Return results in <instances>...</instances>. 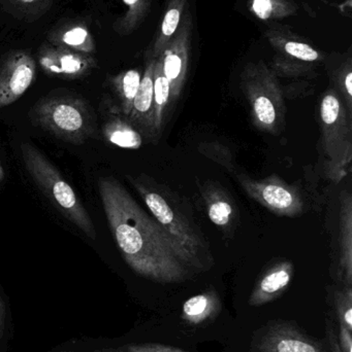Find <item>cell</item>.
<instances>
[{"label": "cell", "mask_w": 352, "mask_h": 352, "mask_svg": "<svg viewBox=\"0 0 352 352\" xmlns=\"http://www.w3.org/2000/svg\"><path fill=\"white\" fill-rule=\"evenodd\" d=\"M327 345L331 352H342L338 339V331L331 318L327 320Z\"/></svg>", "instance_id": "cell-28"}, {"label": "cell", "mask_w": 352, "mask_h": 352, "mask_svg": "<svg viewBox=\"0 0 352 352\" xmlns=\"http://www.w3.org/2000/svg\"><path fill=\"white\" fill-rule=\"evenodd\" d=\"M295 268L289 261L276 263L258 279L249 298V305L260 307L280 297L291 283Z\"/></svg>", "instance_id": "cell-13"}, {"label": "cell", "mask_w": 352, "mask_h": 352, "mask_svg": "<svg viewBox=\"0 0 352 352\" xmlns=\"http://www.w3.org/2000/svg\"><path fill=\"white\" fill-rule=\"evenodd\" d=\"M241 86L254 125L268 133L278 134L284 126L287 107L275 74L262 62L249 64L242 74Z\"/></svg>", "instance_id": "cell-6"}, {"label": "cell", "mask_w": 352, "mask_h": 352, "mask_svg": "<svg viewBox=\"0 0 352 352\" xmlns=\"http://www.w3.org/2000/svg\"><path fill=\"white\" fill-rule=\"evenodd\" d=\"M295 6L287 0H252L251 10L260 20L283 18L295 12Z\"/></svg>", "instance_id": "cell-22"}, {"label": "cell", "mask_w": 352, "mask_h": 352, "mask_svg": "<svg viewBox=\"0 0 352 352\" xmlns=\"http://www.w3.org/2000/svg\"><path fill=\"white\" fill-rule=\"evenodd\" d=\"M37 63L30 54L14 51L0 63V109L16 102L32 85Z\"/></svg>", "instance_id": "cell-10"}, {"label": "cell", "mask_w": 352, "mask_h": 352, "mask_svg": "<svg viewBox=\"0 0 352 352\" xmlns=\"http://www.w3.org/2000/svg\"><path fill=\"white\" fill-rule=\"evenodd\" d=\"M54 0H2L4 4L19 16L39 18L49 10Z\"/></svg>", "instance_id": "cell-25"}, {"label": "cell", "mask_w": 352, "mask_h": 352, "mask_svg": "<svg viewBox=\"0 0 352 352\" xmlns=\"http://www.w3.org/2000/svg\"><path fill=\"white\" fill-rule=\"evenodd\" d=\"M103 134L109 144L127 150H138L142 146L143 136L127 117L110 116L103 125Z\"/></svg>", "instance_id": "cell-16"}, {"label": "cell", "mask_w": 352, "mask_h": 352, "mask_svg": "<svg viewBox=\"0 0 352 352\" xmlns=\"http://www.w3.org/2000/svg\"><path fill=\"white\" fill-rule=\"evenodd\" d=\"M240 182L252 198L277 214L293 217L303 210L301 197L293 186L272 179L256 182L241 177Z\"/></svg>", "instance_id": "cell-11"}, {"label": "cell", "mask_w": 352, "mask_h": 352, "mask_svg": "<svg viewBox=\"0 0 352 352\" xmlns=\"http://www.w3.org/2000/svg\"><path fill=\"white\" fill-rule=\"evenodd\" d=\"M171 85L163 74V64L159 58H155L154 78H153V103H154V129L156 138L161 135L165 127L167 111L171 109Z\"/></svg>", "instance_id": "cell-17"}, {"label": "cell", "mask_w": 352, "mask_h": 352, "mask_svg": "<svg viewBox=\"0 0 352 352\" xmlns=\"http://www.w3.org/2000/svg\"><path fill=\"white\" fill-rule=\"evenodd\" d=\"M125 352H188L158 343H144V344H130L123 347Z\"/></svg>", "instance_id": "cell-27"}, {"label": "cell", "mask_w": 352, "mask_h": 352, "mask_svg": "<svg viewBox=\"0 0 352 352\" xmlns=\"http://www.w3.org/2000/svg\"><path fill=\"white\" fill-rule=\"evenodd\" d=\"M105 352H125L124 351L123 347L122 349H105Z\"/></svg>", "instance_id": "cell-31"}, {"label": "cell", "mask_w": 352, "mask_h": 352, "mask_svg": "<svg viewBox=\"0 0 352 352\" xmlns=\"http://www.w3.org/2000/svg\"><path fill=\"white\" fill-rule=\"evenodd\" d=\"M283 50L291 57L305 62H314L320 59V55L311 45L301 41H285Z\"/></svg>", "instance_id": "cell-26"}, {"label": "cell", "mask_w": 352, "mask_h": 352, "mask_svg": "<svg viewBox=\"0 0 352 352\" xmlns=\"http://www.w3.org/2000/svg\"><path fill=\"white\" fill-rule=\"evenodd\" d=\"M352 213L351 199L347 196L342 201L340 219V261L339 270L345 285H351L352 281Z\"/></svg>", "instance_id": "cell-18"}, {"label": "cell", "mask_w": 352, "mask_h": 352, "mask_svg": "<svg viewBox=\"0 0 352 352\" xmlns=\"http://www.w3.org/2000/svg\"><path fill=\"white\" fill-rule=\"evenodd\" d=\"M101 352H105V351H101Z\"/></svg>", "instance_id": "cell-33"}, {"label": "cell", "mask_w": 352, "mask_h": 352, "mask_svg": "<svg viewBox=\"0 0 352 352\" xmlns=\"http://www.w3.org/2000/svg\"><path fill=\"white\" fill-rule=\"evenodd\" d=\"M20 151L26 170L43 195L83 233L90 239H96L90 215L59 170L32 144L23 142Z\"/></svg>", "instance_id": "cell-4"}, {"label": "cell", "mask_w": 352, "mask_h": 352, "mask_svg": "<svg viewBox=\"0 0 352 352\" xmlns=\"http://www.w3.org/2000/svg\"><path fill=\"white\" fill-rule=\"evenodd\" d=\"M342 87L345 95H346L347 111L351 113L352 99V72L351 67L347 68L346 72L342 76Z\"/></svg>", "instance_id": "cell-29"}, {"label": "cell", "mask_w": 352, "mask_h": 352, "mask_svg": "<svg viewBox=\"0 0 352 352\" xmlns=\"http://www.w3.org/2000/svg\"><path fill=\"white\" fill-rule=\"evenodd\" d=\"M320 111L327 175L338 182L349 173L352 160L351 113L334 91L324 95Z\"/></svg>", "instance_id": "cell-5"}, {"label": "cell", "mask_w": 352, "mask_h": 352, "mask_svg": "<svg viewBox=\"0 0 352 352\" xmlns=\"http://www.w3.org/2000/svg\"><path fill=\"white\" fill-rule=\"evenodd\" d=\"M249 352H331L327 343L305 334L289 320H273L258 329Z\"/></svg>", "instance_id": "cell-7"}, {"label": "cell", "mask_w": 352, "mask_h": 352, "mask_svg": "<svg viewBox=\"0 0 352 352\" xmlns=\"http://www.w3.org/2000/svg\"><path fill=\"white\" fill-rule=\"evenodd\" d=\"M3 178V170H2L1 165H0V180Z\"/></svg>", "instance_id": "cell-32"}, {"label": "cell", "mask_w": 352, "mask_h": 352, "mask_svg": "<svg viewBox=\"0 0 352 352\" xmlns=\"http://www.w3.org/2000/svg\"><path fill=\"white\" fill-rule=\"evenodd\" d=\"M48 43L66 47L80 53H95L94 39L86 25L79 22H66L58 25L48 34Z\"/></svg>", "instance_id": "cell-14"}, {"label": "cell", "mask_w": 352, "mask_h": 352, "mask_svg": "<svg viewBox=\"0 0 352 352\" xmlns=\"http://www.w3.org/2000/svg\"><path fill=\"white\" fill-rule=\"evenodd\" d=\"M187 0H169L167 12L163 16L161 29L155 39L152 49V57L157 58L159 54L165 50L172 37L177 31L181 23L182 14Z\"/></svg>", "instance_id": "cell-20"}, {"label": "cell", "mask_w": 352, "mask_h": 352, "mask_svg": "<svg viewBox=\"0 0 352 352\" xmlns=\"http://www.w3.org/2000/svg\"><path fill=\"white\" fill-rule=\"evenodd\" d=\"M210 221L218 227H227L233 219L234 208L229 200L221 195H211L207 201Z\"/></svg>", "instance_id": "cell-23"}, {"label": "cell", "mask_w": 352, "mask_h": 352, "mask_svg": "<svg viewBox=\"0 0 352 352\" xmlns=\"http://www.w3.org/2000/svg\"><path fill=\"white\" fill-rule=\"evenodd\" d=\"M221 310V301L214 289H209L188 299L182 308V320L190 326H200L214 320Z\"/></svg>", "instance_id": "cell-15"}, {"label": "cell", "mask_w": 352, "mask_h": 352, "mask_svg": "<svg viewBox=\"0 0 352 352\" xmlns=\"http://www.w3.org/2000/svg\"><path fill=\"white\" fill-rule=\"evenodd\" d=\"M127 10L121 20L116 22L115 30L119 34L127 35L138 28L147 12H148L150 0H122Z\"/></svg>", "instance_id": "cell-21"}, {"label": "cell", "mask_w": 352, "mask_h": 352, "mask_svg": "<svg viewBox=\"0 0 352 352\" xmlns=\"http://www.w3.org/2000/svg\"><path fill=\"white\" fill-rule=\"evenodd\" d=\"M155 58L151 56L147 62L144 74L141 80L138 94L134 98L132 113L128 120L138 130L143 138L155 140L154 103H153V78H154Z\"/></svg>", "instance_id": "cell-12"}, {"label": "cell", "mask_w": 352, "mask_h": 352, "mask_svg": "<svg viewBox=\"0 0 352 352\" xmlns=\"http://www.w3.org/2000/svg\"><path fill=\"white\" fill-rule=\"evenodd\" d=\"M99 195L110 229L132 271L159 283H180L194 274L185 252L163 231L121 184L101 177Z\"/></svg>", "instance_id": "cell-1"}, {"label": "cell", "mask_w": 352, "mask_h": 352, "mask_svg": "<svg viewBox=\"0 0 352 352\" xmlns=\"http://www.w3.org/2000/svg\"><path fill=\"white\" fill-rule=\"evenodd\" d=\"M30 117L45 131L72 144H84L96 131L92 107L76 95H49L34 105Z\"/></svg>", "instance_id": "cell-3"}, {"label": "cell", "mask_w": 352, "mask_h": 352, "mask_svg": "<svg viewBox=\"0 0 352 352\" xmlns=\"http://www.w3.org/2000/svg\"><path fill=\"white\" fill-rule=\"evenodd\" d=\"M4 324H6V306H4L3 300L0 297V340L3 336Z\"/></svg>", "instance_id": "cell-30"}, {"label": "cell", "mask_w": 352, "mask_h": 352, "mask_svg": "<svg viewBox=\"0 0 352 352\" xmlns=\"http://www.w3.org/2000/svg\"><path fill=\"white\" fill-rule=\"evenodd\" d=\"M37 60L45 74L62 80L85 78L97 67V61L93 55L49 43L41 45Z\"/></svg>", "instance_id": "cell-9"}, {"label": "cell", "mask_w": 352, "mask_h": 352, "mask_svg": "<svg viewBox=\"0 0 352 352\" xmlns=\"http://www.w3.org/2000/svg\"><path fill=\"white\" fill-rule=\"evenodd\" d=\"M141 80H142V74L138 69L126 70L110 80L111 87L119 99L121 113L125 117H130L132 113L134 98L140 88Z\"/></svg>", "instance_id": "cell-19"}, {"label": "cell", "mask_w": 352, "mask_h": 352, "mask_svg": "<svg viewBox=\"0 0 352 352\" xmlns=\"http://www.w3.org/2000/svg\"><path fill=\"white\" fill-rule=\"evenodd\" d=\"M128 179L142 197L151 212V217L189 256L194 271L206 270L204 260L206 245L204 240L175 201L172 200L167 192H163L147 178L128 176Z\"/></svg>", "instance_id": "cell-2"}, {"label": "cell", "mask_w": 352, "mask_h": 352, "mask_svg": "<svg viewBox=\"0 0 352 352\" xmlns=\"http://www.w3.org/2000/svg\"><path fill=\"white\" fill-rule=\"evenodd\" d=\"M190 35H191V18L186 14L180 23L174 36L167 43L158 57L163 64V74L171 85L173 102L179 99L185 84L189 63Z\"/></svg>", "instance_id": "cell-8"}, {"label": "cell", "mask_w": 352, "mask_h": 352, "mask_svg": "<svg viewBox=\"0 0 352 352\" xmlns=\"http://www.w3.org/2000/svg\"><path fill=\"white\" fill-rule=\"evenodd\" d=\"M334 308L338 327L352 331V289L345 285L336 289L334 294Z\"/></svg>", "instance_id": "cell-24"}]
</instances>
